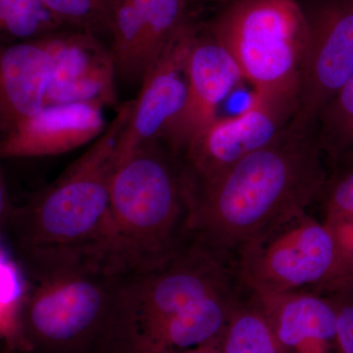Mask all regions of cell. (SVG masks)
Returning <instances> with one entry per match:
<instances>
[{
	"instance_id": "cell-1",
	"label": "cell",
	"mask_w": 353,
	"mask_h": 353,
	"mask_svg": "<svg viewBox=\"0 0 353 353\" xmlns=\"http://www.w3.org/2000/svg\"><path fill=\"white\" fill-rule=\"evenodd\" d=\"M315 134L288 128L202 185H190V230L220 252H234L285 216L307 209L329 173Z\"/></svg>"
},
{
	"instance_id": "cell-2",
	"label": "cell",
	"mask_w": 353,
	"mask_h": 353,
	"mask_svg": "<svg viewBox=\"0 0 353 353\" xmlns=\"http://www.w3.org/2000/svg\"><path fill=\"white\" fill-rule=\"evenodd\" d=\"M132 101L54 182L14 208L2 230L17 264L90 259L101 263L116 146Z\"/></svg>"
},
{
	"instance_id": "cell-3",
	"label": "cell",
	"mask_w": 353,
	"mask_h": 353,
	"mask_svg": "<svg viewBox=\"0 0 353 353\" xmlns=\"http://www.w3.org/2000/svg\"><path fill=\"white\" fill-rule=\"evenodd\" d=\"M192 201L182 165L158 143L116 166L101 263L122 279L168 261L192 238Z\"/></svg>"
},
{
	"instance_id": "cell-4",
	"label": "cell",
	"mask_w": 353,
	"mask_h": 353,
	"mask_svg": "<svg viewBox=\"0 0 353 353\" xmlns=\"http://www.w3.org/2000/svg\"><path fill=\"white\" fill-rule=\"evenodd\" d=\"M15 352L103 353L119 279L90 259L18 265Z\"/></svg>"
},
{
	"instance_id": "cell-5",
	"label": "cell",
	"mask_w": 353,
	"mask_h": 353,
	"mask_svg": "<svg viewBox=\"0 0 353 353\" xmlns=\"http://www.w3.org/2000/svg\"><path fill=\"white\" fill-rule=\"evenodd\" d=\"M240 285L233 255L192 234L168 261L118 280L104 353H129L173 316Z\"/></svg>"
},
{
	"instance_id": "cell-6",
	"label": "cell",
	"mask_w": 353,
	"mask_h": 353,
	"mask_svg": "<svg viewBox=\"0 0 353 353\" xmlns=\"http://www.w3.org/2000/svg\"><path fill=\"white\" fill-rule=\"evenodd\" d=\"M208 32L231 54L254 94L296 110L308 37L297 0H236L216 16Z\"/></svg>"
},
{
	"instance_id": "cell-7",
	"label": "cell",
	"mask_w": 353,
	"mask_h": 353,
	"mask_svg": "<svg viewBox=\"0 0 353 353\" xmlns=\"http://www.w3.org/2000/svg\"><path fill=\"white\" fill-rule=\"evenodd\" d=\"M234 261L241 284L259 296L319 292L333 280L338 252L328 227L303 209L241 245Z\"/></svg>"
},
{
	"instance_id": "cell-8",
	"label": "cell",
	"mask_w": 353,
	"mask_h": 353,
	"mask_svg": "<svg viewBox=\"0 0 353 353\" xmlns=\"http://www.w3.org/2000/svg\"><path fill=\"white\" fill-rule=\"evenodd\" d=\"M304 11L307 43L290 126L313 134L322 109L353 75V0H315Z\"/></svg>"
},
{
	"instance_id": "cell-9",
	"label": "cell",
	"mask_w": 353,
	"mask_h": 353,
	"mask_svg": "<svg viewBox=\"0 0 353 353\" xmlns=\"http://www.w3.org/2000/svg\"><path fill=\"white\" fill-rule=\"evenodd\" d=\"M296 110L253 92L248 106L231 117H217L176 158L192 187L208 183L250 153L284 134Z\"/></svg>"
},
{
	"instance_id": "cell-10",
	"label": "cell",
	"mask_w": 353,
	"mask_h": 353,
	"mask_svg": "<svg viewBox=\"0 0 353 353\" xmlns=\"http://www.w3.org/2000/svg\"><path fill=\"white\" fill-rule=\"evenodd\" d=\"M196 26L188 20L150 64L132 101L131 115L116 146V166L134 150L158 143L185 105Z\"/></svg>"
},
{
	"instance_id": "cell-11",
	"label": "cell",
	"mask_w": 353,
	"mask_h": 353,
	"mask_svg": "<svg viewBox=\"0 0 353 353\" xmlns=\"http://www.w3.org/2000/svg\"><path fill=\"white\" fill-rule=\"evenodd\" d=\"M51 59L46 106L117 104V69L110 48L94 32L62 28L39 38Z\"/></svg>"
},
{
	"instance_id": "cell-12",
	"label": "cell",
	"mask_w": 353,
	"mask_h": 353,
	"mask_svg": "<svg viewBox=\"0 0 353 353\" xmlns=\"http://www.w3.org/2000/svg\"><path fill=\"white\" fill-rule=\"evenodd\" d=\"M188 20L187 0H112L108 27L118 78L143 80Z\"/></svg>"
},
{
	"instance_id": "cell-13",
	"label": "cell",
	"mask_w": 353,
	"mask_h": 353,
	"mask_svg": "<svg viewBox=\"0 0 353 353\" xmlns=\"http://www.w3.org/2000/svg\"><path fill=\"white\" fill-rule=\"evenodd\" d=\"M243 80L226 48L209 32L201 36L197 31L190 50L185 105L164 136L176 158L218 117L220 104Z\"/></svg>"
},
{
	"instance_id": "cell-14",
	"label": "cell",
	"mask_w": 353,
	"mask_h": 353,
	"mask_svg": "<svg viewBox=\"0 0 353 353\" xmlns=\"http://www.w3.org/2000/svg\"><path fill=\"white\" fill-rule=\"evenodd\" d=\"M102 109L85 103L46 106L0 139V159L53 157L88 145L108 127Z\"/></svg>"
},
{
	"instance_id": "cell-15",
	"label": "cell",
	"mask_w": 353,
	"mask_h": 353,
	"mask_svg": "<svg viewBox=\"0 0 353 353\" xmlns=\"http://www.w3.org/2000/svg\"><path fill=\"white\" fill-rule=\"evenodd\" d=\"M259 296L285 353H340L328 297L308 290Z\"/></svg>"
},
{
	"instance_id": "cell-16",
	"label": "cell",
	"mask_w": 353,
	"mask_h": 353,
	"mask_svg": "<svg viewBox=\"0 0 353 353\" xmlns=\"http://www.w3.org/2000/svg\"><path fill=\"white\" fill-rule=\"evenodd\" d=\"M51 68L39 39L0 43V114L10 130L46 108Z\"/></svg>"
},
{
	"instance_id": "cell-17",
	"label": "cell",
	"mask_w": 353,
	"mask_h": 353,
	"mask_svg": "<svg viewBox=\"0 0 353 353\" xmlns=\"http://www.w3.org/2000/svg\"><path fill=\"white\" fill-rule=\"evenodd\" d=\"M248 292L240 285L194 304L162 323L129 353H180L213 340Z\"/></svg>"
},
{
	"instance_id": "cell-18",
	"label": "cell",
	"mask_w": 353,
	"mask_h": 353,
	"mask_svg": "<svg viewBox=\"0 0 353 353\" xmlns=\"http://www.w3.org/2000/svg\"><path fill=\"white\" fill-rule=\"evenodd\" d=\"M318 199L338 252L336 279L348 280L353 278V161L333 169Z\"/></svg>"
},
{
	"instance_id": "cell-19",
	"label": "cell",
	"mask_w": 353,
	"mask_h": 353,
	"mask_svg": "<svg viewBox=\"0 0 353 353\" xmlns=\"http://www.w3.org/2000/svg\"><path fill=\"white\" fill-rule=\"evenodd\" d=\"M223 353H285L260 297L250 292L220 334Z\"/></svg>"
},
{
	"instance_id": "cell-20",
	"label": "cell",
	"mask_w": 353,
	"mask_h": 353,
	"mask_svg": "<svg viewBox=\"0 0 353 353\" xmlns=\"http://www.w3.org/2000/svg\"><path fill=\"white\" fill-rule=\"evenodd\" d=\"M315 137L332 168L353 161V75L318 115Z\"/></svg>"
},
{
	"instance_id": "cell-21",
	"label": "cell",
	"mask_w": 353,
	"mask_h": 353,
	"mask_svg": "<svg viewBox=\"0 0 353 353\" xmlns=\"http://www.w3.org/2000/svg\"><path fill=\"white\" fill-rule=\"evenodd\" d=\"M62 28L41 0H0V43L32 41Z\"/></svg>"
},
{
	"instance_id": "cell-22",
	"label": "cell",
	"mask_w": 353,
	"mask_h": 353,
	"mask_svg": "<svg viewBox=\"0 0 353 353\" xmlns=\"http://www.w3.org/2000/svg\"><path fill=\"white\" fill-rule=\"evenodd\" d=\"M63 28L94 32L108 26L112 0H41Z\"/></svg>"
},
{
	"instance_id": "cell-23",
	"label": "cell",
	"mask_w": 353,
	"mask_h": 353,
	"mask_svg": "<svg viewBox=\"0 0 353 353\" xmlns=\"http://www.w3.org/2000/svg\"><path fill=\"white\" fill-rule=\"evenodd\" d=\"M24 279L15 260L0 243V341L15 350L17 341V308L21 294L6 289L22 290Z\"/></svg>"
},
{
	"instance_id": "cell-24",
	"label": "cell",
	"mask_w": 353,
	"mask_h": 353,
	"mask_svg": "<svg viewBox=\"0 0 353 353\" xmlns=\"http://www.w3.org/2000/svg\"><path fill=\"white\" fill-rule=\"evenodd\" d=\"M333 303L340 353H353V278L322 292Z\"/></svg>"
},
{
	"instance_id": "cell-25",
	"label": "cell",
	"mask_w": 353,
	"mask_h": 353,
	"mask_svg": "<svg viewBox=\"0 0 353 353\" xmlns=\"http://www.w3.org/2000/svg\"><path fill=\"white\" fill-rule=\"evenodd\" d=\"M1 161L2 160L0 159V234L14 208L9 196L8 189H7Z\"/></svg>"
},
{
	"instance_id": "cell-26",
	"label": "cell",
	"mask_w": 353,
	"mask_h": 353,
	"mask_svg": "<svg viewBox=\"0 0 353 353\" xmlns=\"http://www.w3.org/2000/svg\"><path fill=\"white\" fill-rule=\"evenodd\" d=\"M220 334L208 343H202L201 345L190 348V350L180 353H223L221 350Z\"/></svg>"
},
{
	"instance_id": "cell-27",
	"label": "cell",
	"mask_w": 353,
	"mask_h": 353,
	"mask_svg": "<svg viewBox=\"0 0 353 353\" xmlns=\"http://www.w3.org/2000/svg\"><path fill=\"white\" fill-rule=\"evenodd\" d=\"M9 131H10V127H9L6 119H4L1 114H0V139L3 138Z\"/></svg>"
},
{
	"instance_id": "cell-28",
	"label": "cell",
	"mask_w": 353,
	"mask_h": 353,
	"mask_svg": "<svg viewBox=\"0 0 353 353\" xmlns=\"http://www.w3.org/2000/svg\"><path fill=\"white\" fill-rule=\"evenodd\" d=\"M209 2H221V3H231V2L236 1V0H204Z\"/></svg>"
},
{
	"instance_id": "cell-29",
	"label": "cell",
	"mask_w": 353,
	"mask_h": 353,
	"mask_svg": "<svg viewBox=\"0 0 353 353\" xmlns=\"http://www.w3.org/2000/svg\"><path fill=\"white\" fill-rule=\"evenodd\" d=\"M11 350H9V348H6V350H2V352H0V353H10Z\"/></svg>"
},
{
	"instance_id": "cell-30",
	"label": "cell",
	"mask_w": 353,
	"mask_h": 353,
	"mask_svg": "<svg viewBox=\"0 0 353 353\" xmlns=\"http://www.w3.org/2000/svg\"><path fill=\"white\" fill-rule=\"evenodd\" d=\"M10 353H16L15 352H11ZM20 353H22V352H20Z\"/></svg>"
}]
</instances>
